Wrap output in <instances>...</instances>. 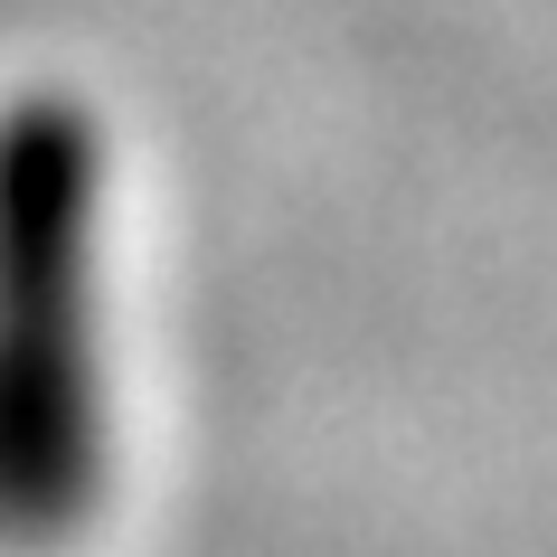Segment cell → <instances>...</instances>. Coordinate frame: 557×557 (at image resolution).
I'll list each match as a JSON object with an SVG mask.
<instances>
[{"mask_svg": "<svg viewBox=\"0 0 557 557\" xmlns=\"http://www.w3.org/2000/svg\"><path fill=\"white\" fill-rule=\"evenodd\" d=\"M114 472L104 387V133L66 95L0 104V548L95 520Z\"/></svg>", "mask_w": 557, "mask_h": 557, "instance_id": "cell-1", "label": "cell"}]
</instances>
